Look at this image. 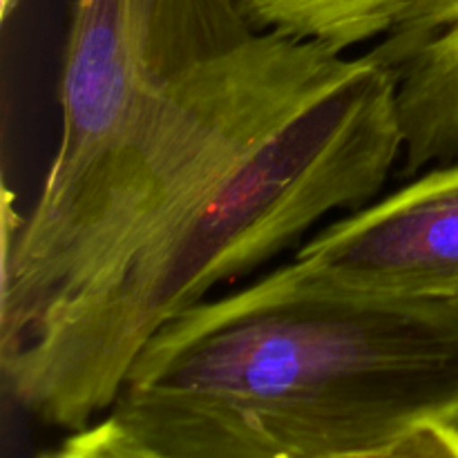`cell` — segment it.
<instances>
[{"instance_id":"cell-5","label":"cell","mask_w":458,"mask_h":458,"mask_svg":"<svg viewBox=\"0 0 458 458\" xmlns=\"http://www.w3.org/2000/svg\"><path fill=\"white\" fill-rule=\"evenodd\" d=\"M273 289L458 295V161L352 210L259 277Z\"/></svg>"},{"instance_id":"cell-1","label":"cell","mask_w":458,"mask_h":458,"mask_svg":"<svg viewBox=\"0 0 458 458\" xmlns=\"http://www.w3.org/2000/svg\"><path fill=\"white\" fill-rule=\"evenodd\" d=\"M61 458H458V295L253 284L161 327Z\"/></svg>"},{"instance_id":"cell-4","label":"cell","mask_w":458,"mask_h":458,"mask_svg":"<svg viewBox=\"0 0 458 458\" xmlns=\"http://www.w3.org/2000/svg\"><path fill=\"white\" fill-rule=\"evenodd\" d=\"M259 31L240 0H74L61 63V139L25 219L61 210L201 63Z\"/></svg>"},{"instance_id":"cell-7","label":"cell","mask_w":458,"mask_h":458,"mask_svg":"<svg viewBox=\"0 0 458 458\" xmlns=\"http://www.w3.org/2000/svg\"><path fill=\"white\" fill-rule=\"evenodd\" d=\"M259 30L316 40L344 54L387 34L419 0H240Z\"/></svg>"},{"instance_id":"cell-2","label":"cell","mask_w":458,"mask_h":458,"mask_svg":"<svg viewBox=\"0 0 458 458\" xmlns=\"http://www.w3.org/2000/svg\"><path fill=\"white\" fill-rule=\"evenodd\" d=\"M398 159L394 83L362 54L186 215L0 353L4 387L45 428H88L161 327L289 250L327 215L371 204Z\"/></svg>"},{"instance_id":"cell-3","label":"cell","mask_w":458,"mask_h":458,"mask_svg":"<svg viewBox=\"0 0 458 458\" xmlns=\"http://www.w3.org/2000/svg\"><path fill=\"white\" fill-rule=\"evenodd\" d=\"M276 30L201 63L49 217L30 222L4 192L0 353L204 199L298 110L356 67Z\"/></svg>"},{"instance_id":"cell-6","label":"cell","mask_w":458,"mask_h":458,"mask_svg":"<svg viewBox=\"0 0 458 458\" xmlns=\"http://www.w3.org/2000/svg\"><path fill=\"white\" fill-rule=\"evenodd\" d=\"M367 56L394 83L403 174L458 161V0H419Z\"/></svg>"},{"instance_id":"cell-8","label":"cell","mask_w":458,"mask_h":458,"mask_svg":"<svg viewBox=\"0 0 458 458\" xmlns=\"http://www.w3.org/2000/svg\"><path fill=\"white\" fill-rule=\"evenodd\" d=\"M21 4L22 0H0V21H3V25L18 12Z\"/></svg>"}]
</instances>
